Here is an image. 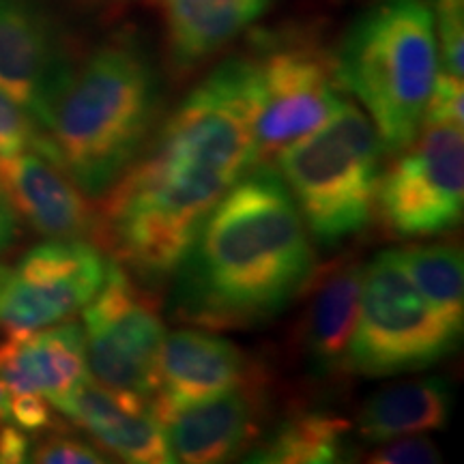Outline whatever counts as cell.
Returning <instances> with one entry per match:
<instances>
[{"label": "cell", "mask_w": 464, "mask_h": 464, "mask_svg": "<svg viewBox=\"0 0 464 464\" xmlns=\"http://www.w3.org/2000/svg\"><path fill=\"white\" fill-rule=\"evenodd\" d=\"M258 110L256 56H228L102 196V246L142 286L170 280L200 224L254 166Z\"/></svg>", "instance_id": "6da1fadb"}, {"label": "cell", "mask_w": 464, "mask_h": 464, "mask_svg": "<svg viewBox=\"0 0 464 464\" xmlns=\"http://www.w3.org/2000/svg\"><path fill=\"white\" fill-rule=\"evenodd\" d=\"M213 207L172 274L170 314L205 329H252L304 295L314 249L269 164L252 166Z\"/></svg>", "instance_id": "7a4b0ae2"}, {"label": "cell", "mask_w": 464, "mask_h": 464, "mask_svg": "<svg viewBox=\"0 0 464 464\" xmlns=\"http://www.w3.org/2000/svg\"><path fill=\"white\" fill-rule=\"evenodd\" d=\"M161 112V80L147 45L123 31L102 44L63 86L34 153L102 198L140 155Z\"/></svg>", "instance_id": "3957f363"}, {"label": "cell", "mask_w": 464, "mask_h": 464, "mask_svg": "<svg viewBox=\"0 0 464 464\" xmlns=\"http://www.w3.org/2000/svg\"><path fill=\"white\" fill-rule=\"evenodd\" d=\"M342 91L372 116L385 153L420 136L439 75V44L426 0H382L353 22L334 54Z\"/></svg>", "instance_id": "277c9868"}, {"label": "cell", "mask_w": 464, "mask_h": 464, "mask_svg": "<svg viewBox=\"0 0 464 464\" xmlns=\"http://www.w3.org/2000/svg\"><path fill=\"white\" fill-rule=\"evenodd\" d=\"M382 155L376 127L346 100L318 130L276 155L280 177L316 246L338 247L368 228Z\"/></svg>", "instance_id": "5b68a950"}, {"label": "cell", "mask_w": 464, "mask_h": 464, "mask_svg": "<svg viewBox=\"0 0 464 464\" xmlns=\"http://www.w3.org/2000/svg\"><path fill=\"white\" fill-rule=\"evenodd\" d=\"M462 332L450 324L406 274L398 249L363 265L357 327L348 370L385 379L432 368L456 351Z\"/></svg>", "instance_id": "8992f818"}, {"label": "cell", "mask_w": 464, "mask_h": 464, "mask_svg": "<svg viewBox=\"0 0 464 464\" xmlns=\"http://www.w3.org/2000/svg\"><path fill=\"white\" fill-rule=\"evenodd\" d=\"M86 368L106 390L150 400L158 390L166 329L147 286L108 263L100 293L82 307Z\"/></svg>", "instance_id": "52a82bcc"}, {"label": "cell", "mask_w": 464, "mask_h": 464, "mask_svg": "<svg viewBox=\"0 0 464 464\" xmlns=\"http://www.w3.org/2000/svg\"><path fill=\"white\" fill-rule=\"evenodd\" d=\"M256 48L260 110L254 166L269 164L288 144L318 130L344 102L334 56L314 39L263 34Z\"/></svg>", "instance_id": "ba28073f"}, {"label": "cell", "mask_w": 464, "mask_h": 464, "mask_svg": "<svg viewBox=\"0 0 464 464\" xmlns=\"http://www.w3.org/2000/svg\"><path fill=\"white\" fill-rule=\"evenodd\" d=\"M464 208L462 127L426 125L381 174L376 211L400 239H420L454 230Z\"/></svg>", "instance_id": "9c48e42d"}, {"label": "cell", "mask_w": 464, "mask_h": 464, "mask_svg": "<svg viewBox=\"0 0 464 464\" xmlns=\"http://www.w3.org/2000/svg\"><path fill=\"white\" fill-rule=\"evenodd\" d=\"M106 269L100 246L91 241L39 243L0 277V332L20 340L69 321L100 293Z\"/></svg>", "instance_id": "30bf717a"}, {"label": "cell", "mask_w": 464, "mask_h": 464, "mask_svg": "<svg viewBox=\"0 0 464 464\" xmlns=\"http://www.w3.org/2000/svg\"><path fill=\"white\" fill-rule=\"evenodd\" d=\"M73 73L54 20L39 0H0V91L31 114L39 133Z\"/></svg>", "instance_id": "8fae6325"}, {"label": "cell", "mask_w": 464, "mask_h": 464, "mask_svg": "<svg viewBox=\"0 0 464 464\" xmlns=\"http://www.w3.org/2000/svg\"><path fill=\"white\" fill-rule=\"evenodd\" d=\"M0 196L39 235L102 247L100 208L44 155L24 150L0 160Z\"/></svg>", "instance_id": "7c38bea8"}, {"label": "cell", "mask_w": 464, "mask_h": 464, "mask_svg": "<svg viewBox=\"0 0 464 464\" xmlns=\"http://www.w3.org/2000/svg\"><path fill=\"white\" fill-rule=\"evenodd\" d=\"M249 379L247 357L230 340L202 329H177L161 344L150 411L164 426L179 411L237 390Z\"/></svg>", "instance_id": "4fadbf2b"}, {"label": "cell", "mask_w": 464, "mask_h": 464, "mask_svg": "<svg viewBox=\"0 0 464 464\" xmlns=\"http://www.w3.org/2000/svg\"><path fill=\"white\" fill-rule=\"evenodd\" d=\"M363 263L344 256L314 271L299 329L305 370L314 379H334L348 370V351L357 327Z\"/></svg>", "instance_id": "5bb4252c"}, {"label": "cell", "mask_w": 464, "mask_h": 464, "mask_svg": "<svg viewBox=\"0 0 464 464\" xmlns=\"http://www.w3.org/2000/svg\"><path fill=\"white\" fill-rule=\"evenodd\" d=\"M50 404L121 460L133 464L174 462L164 426L150 411L149 400L121 396L97 381L84 379Z\"/></svg>", "instance_id": "9a60e30c"}, {"label": "cell", "mask_w": 464, "mask_h": 464, "mask_svg": "<svg viewBox=\"0 0 464 464\" xmlns=\"http://www.w3.org/2000/svg\"><path fill=\"white\" fill-rule=\"evenodd\" d=\"M260 387H241L207 402L188 406L166 420L164 430L174 462L213 464L243 454L258 437L263 417Z\"/></svg>", "instance_id": "2e32d148"}, {"label": "cell", "mask_w": 464, "mask_h": 464, "mask_svg": "<svg viewBox=\"0 0 464 464\" xmlns=\"http://www.w3.org/2000/svg\"><path fill=\"white\" fill-rule=\"evenodd\" d=\"M84 379H89V368L78 323L34 332L0 353V381L9 393H37L54 402Z\"/></svg>", "instance_id": "e0dca14e"}, {"label": "cell", "mask_w": 464, "mask_h": 464, "mask_svg": "<svg viewBox=\"0 0 464 464\" xmlns=\"http://www.w3.org/2000/svg\"><path fill=\"white\" fill-rule=\"evenodd\" d=\"M168 58L189 73L222 52L266 14L271 0H160Z\"/></svg>", "instance_id": "ac0fdd59"}, {"label": "cell", "mask_w": 464, "mask_h": 464, "mask_svg": "<svg viewBox=\"0 0 464 464\" xmlns=\"http://www.w3.org/2000/svg\"><path fill=\"white\" fill-rule=\"evenodd\" d=\"M454 392L448 381L417 379L372 393L357 415V432L368 443L440 430L448 426Z\"/></svg>", "instance_id": "d6986e66"}, {"label": "cell", "mask_w": 464, "mask_h": 464, "mask_svg": "<svg viewBox=\"0 0 464 464\" xmlns=\"http://www.w3.org/2000/svg\"><path fill=\"white\" fill-rule=\"evenodd\" d=\"M351 423L324 411H304L284 420L269 437L249 451V462L329 464L348 451Z\"/></svg>", "instance_id": "ffe728a7"}, {"label": "cell", "mask_w": 464, "mask_h": 464, "mask_svg": "<svg viewBox=\"0 0 464 464\" xmlns=\"http://www.w3.org/2000/svg\"><path fill=\"white\" fill-rule=\"evenodd\" d=\"M402 265L417 290L450 324L462 332L464 323V263L462 249L451 243L411 246L398 249Z\"/></svg>", "instance_id": "44dd1931"}, {"label": "cell", "mask_w": 464, "mask_h": 464, "mask_svg": "<svg viewBox=\"0 0 464 464\" xmlns=\"http://www.w3.org/2000/svg\"><path fill=\"white\" fill-rule=\"evenodd\" d=\"M434 28L439 31L443 73L462 80L464 75V0H434Z\"/></svg>", "instance_id": "7402d4cb"}, {"label": "cell", "mask_w": 464, "mask_h": 464, "mask_svg": "<svg viewBox=\"0 0 464 464\" xmlns=\"http://www.w3.org/2000/svg\"><path fill=\"white\" fill-rule=\"evenodd\" d=\"M39 127L20 103L0 91V158H11L37 147Z\"/></svg>", "instance_id": "603a6c76"}, {"label": "cell", "mask_w": 464, "mask_h": 464, "mask_svg": "<svg viewBox=\"0 0 464 464\" xmlns=\"http://www.w3.org/2000/svg\"><path fill=\"white\" fill-rule=\"evenodd\" d=\"M28 462L39 464H103L108 458L102 450L92 448L82 439L63 437V434H52V437L31 445Z\"/></svg>", "instance_id": "cb8c5ba5"}, {"label": "cell", "mask_w": 464, "mask_h": 464, "mask_svg": "<svg viewBox=\"0 0 464 464\" xmlns=\"http://www.w3.org/2000/svg\"><path fill=\"white\" fill-rule=\"evenodd\" d=\"M464 89L462 80L454 75L439 73L437 82L432 86L430 100L423 112V127L426 125H456L464 123Z\"/></svg>", "instance_id": "d4e9b609"}, {"label": "cell", "mask_w": 464, "mask_h": 464, "mask_svg": "<svg viewBox=\"0 0 464 464\" xmlns=\"http://www.w3.org/2000/svg\"><path fill=\"white\" fill-rule=\"evenodd\" d=\"M440 460V451L430 437L423 434H406L385 440L382 448L368 456L374 464H434Z\"/></svg>", "instance_id": "484cf974"}, {"label": "cell", "mask_w": 464, "mask_h": 464, "mask_svg": "<svg viewBox=\"0 0 464 464\" xmlns=\"http://www.w3.org/2000/svg\"><path fill=\"white\" fill-rule=\"evenodd\" d=\"M9 420L24 430H42L54 423L52 404L37 393H11Z\"/></svg>", "instance_id": "4316f807"}, {"label": "cell", "mask_w": 464, "mask_h": 464, "mask_svg": "<svg viewBox=\"0 0 464 464\" xmlns=\"http://www.w3.org/2000/svg\"><path fill=\"white\" fill-rule=\"evenodd\" d=\"M31 454V440L17 428H0V464H20L28 462Z\"/></svg>", "instance_id": "83f0119b"}, {"label": "cell", "mask_w": 464, "mask_h": 464, "mask_svg": "<svg viewBox=\"0 0 464 464\" xmlns=\"http://www.w3.org/2000/svg\"><path fill=\"white\" fill-rule=\"evenodd\" d=\"M15 232H17V219H15L14 208H11L7 205V200L0 196V252L14 243Z\"/></svg>", "instance_id": "f1b7e54d"}, {"label": "cell", "mask_w": 464, "mask_h": 464, "mask_svg": "<svg viewBox=\"0 0 464 464\" xmlns=\"http://www.w3.org/2000/svg\"><path fill=\"white\" fill-rule=\"evenodd\" d=\"M9 404H11V393L7 387L0 381V423L9 420Z\"/></svg>", "instance_id": "f546056e"}, {"label": "cell", "mask_w": 464, "mask_h": 464, "mask_svg": "<svg viewBox=\"0 0 464 464\" xmlns=\"http://www.w3.org/2000/svg\"><path fill=\"white\" fill-rule=\"evenodd\" d=\"M5 269H7V266H3V265H0V277H3V274H5Z\"/></svg>", "instance_id": "4dcf8cb0"}]
</instances>
